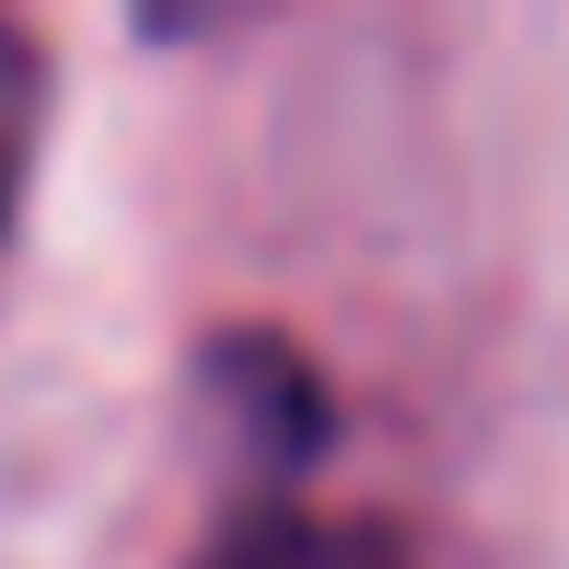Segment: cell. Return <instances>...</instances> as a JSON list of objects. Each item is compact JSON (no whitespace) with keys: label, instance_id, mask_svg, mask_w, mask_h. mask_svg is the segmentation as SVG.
I'll list each match as a JSON object with an SVG mask.
<instances>
[{"label":"cell","instance_id":"6da1fadb","mask_svg":"<svg viewBox=\"0 0 569 569\" xmlns=\"http://www.w3.org/2000/svg\"><path fill=\"white\" fill-rule=\"evenodd\" d=\"M187 569H407V547H396V523H372V511L256 500V511H232Z\"/></svg>","mask_w":569,"mask_h":569},{"label":"cell","instance_id":"7a4b0ae2","mask_svg":"<svg viewBox=\"0 0 569 569\" xmlns=\"http://www.w3.org/2000/svg\"><path fill=\"white\" fill-rule=\"evenodd\" d=\"M36 140H47V59H36L23 23H0V244H12V221H23Z\"/></svg>","mask_w":569,"mask_h":569}]
</instances>
